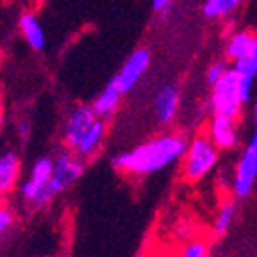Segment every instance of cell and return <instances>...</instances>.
Segmentation results:
<instances>
[{
    "label": "cell",
    "instance_id": "1",
    "mask_svg": "<svg viewBox=\"0 0 257 257\" xmlns=\"http://www.w3.org/2000/svg\"><path fill=\"white\" fill-rule=\"evenodd\" d=\"M188 150V143L179 134H163L134 147L112 159V166L128 175H149L161 172L181 159Z\"/></svg>",
    "mask_w": 257,
    "mask_h": 257
},
{
    "label": "cell",
    "instance_id": "2",
    "mask_svg": "<svg viewBox=\"0 0 257 257\" xmlns=\"http://www.w3.org/2000/svg\"><path fill=\"white\" fill-rule=\"evenodd\" d=\"M84 172V163H82V157L80 156H73L70 152H61L59 156L54 161V173L50 182L47 184V188L40 193V197L34 200L36 207L48 204L56 195H59L61 191L72 186L73 182L79 179Z\"/></svg>",
    "mask_w": 257,
    "mask_h": 257
},
{
    "label": "cell",
    "instance_id": "3",
    "mask_svg": "<svg viewBox=\"0 0 257 257\" xmlns=\"http://www.w3.org/2000/svg\"><path fill=\"white\" fill-rule=\"evenodd\" d=\"M218 161V147L209 136H197L188 145L184 157V179L197 182L204 179Z\"/></svg>",
    "mask_w": 257,
    "mask_h": 257
},
{
    "label": "cell",
    "instance_id": "4",
    "mask_svg": "<svg viewBox=\"0 0 257 257\" xmlns=\"http://www.w3.org/2000/svg\"><path fill=\"white\" fill-rule=\"evenodd\" d=\"M243 104L245 100L241 95V77L234 68H229L225 75L213 86V95H211L213 111L214 114L237 118Z\"/></svg>",
    "mask_w": 257,
    "mask_h": 257
},
{
    "label": "cell",
    "instance_id": "5",
    "mask_svg": "<svg viewBox=\"0 0 257 257\" xmlns=\"http://www.w3.org/2000/svg\"><path fill=\"white\" fill-rule=\"evenodd\" d=\"M257 179V128L252 140L245 147V152L237 163L236 175H234V191L237 197H246L252 191Z\"/></svg>",
    "mask_w": 257,
    "mask_h": 257
},
{
    "label": "cell",
    "instance_id": "6",
    "mask_svg": "<svg viewBox=\"0 0 257 257\" xmlns=\"http://www.w3.org/2000/svg\"><path fill=\"white\" fill-rule=\"evenodd\" d=\"M149 64H150V52L147 48H138V50H134L127 57V61H125L123 66L120 68L118 75L114 77L118 88H120V91L123 95L128 91H133V88L140 82V79L145 75V72L149 70Z\"/></svg>",
    "mask_w": 257,
    "mask_h": 257
},
{
    "label": "cell",
    "instance_id": "7",
    "mask_svg": "<svg viewBox=\"0 0 257 257\" xmlns=\"http://www.w3.org/2000/svg\"><path fill=\"white\" fill-rule=\"evenodd\" d=\"M96 118L98 116L95 114L93 107H88V105H77L70 112V116L66 118V123H64V141L70 149H77V145L88 133V128L95 123Z\"/></svg>",
    "mask_w": 257,
    "mask_h": 257
},
{
    "label": "cell",
    "instance_id": "8",
    "mask_svg": "<svg viewBox=\"0 0 257 257\" xmlns=\"http://www.w3.org/2000/svg\"><path fill=\"white\" fill-rule=\"evenodd\" d=\"M52 173H54V161L50 157H40L31 170V179L22 186V193H24L25 200L34 204V200L40 197V193L50 182Z\"/></svg>",
    "mask_w": 257,
    "mask_h": 257
},
{
    "label": "cell",
    "instance_id": "9",
    "mask_svg": "<svg viewBox=\"0 0 257 257\" xmlns=\"http://www.w3.org/2000/svg\"><path fill=\"white\" fill-rule=\"evenodd\" d=\"M209 138L214 141L218 149H234L239 141L236 128V118L214 114L209 127Z\"/></svg>",
    "mask_w": 257,
    "mask_h": 257
},
{
    "label": "cell",
    "instance_id": "10",
    "mask_svg": "<svg viewBox=\"0 0 257 257\" xmlns=\"http://www.w3.org/2000/svg\"><path fill=\"white\" fill-rule=\"evenodd\" d=\"M179 109V91L173 86H163L154 98V112L159 123L166 125L175 118Z\"/></svg>",
    "mask_w": 257,
    "mask_h": 257
},
{
    "label": "cell",
    "instance_id": "11",
    "mask_svg": "<svg viewBox=\"0 0 257 257\" xmlns=\"http://www.w3.org/2000/svg\"><path fill=\"white\" fill-rule=\"evenodd\" d=\"M18 25H20V32L24 40L27 41V45L36 50V52H41L47 45V34H45V29L41 25V22L38 20V16L34 13H22L20 20H18Z\"/></svg>",
    "mask_w": 257,
    "mask_h": 257
},
{
    "label": "cell",
    "instance_id": "12",
    "mask_svg": "<svg viewBox=\"0 0 257 257\" xmlns=\"http://www.w3.org/2000/svg\"><path fill=\"white\" fill-rule=\"evenodd\" d=\"M121 96H123V93H121L120 88H118L116 80L112 79L111 82L102 89L100 95L96 96L95 104L91 105L93 111H95V114L98 118H104V120L111 118L112 114L116 112L118 105H120Z\"/></svg>",
    "mask_w": 257,
    "mask_h": 257
},
{
    "label": "cell",
    "instance_id": "13",
    "mask_svg": "<svg viewBox=\"0 0 257 257\" xmlns=\"http://www.w3.org/2000/svg\"><path fill=\"white\" fill-rule=\"evenodd\" d=\"M104 136H105V120L104 118H96L95 123L88 128V133L82 136L80 143L77 145V149H75L77 156H80L82 159L95 156V154L100 150Z\"/></svg>",
    "mask_w": 257,
    "mask_h": 257
},
{
    "label": "cell",
    "instance_id": "14",
    "mask_svg": "<svg viewBox=\"0 0 257 257\" xmlns=\"http://www.w3.org/2000/svg\"><path fill=\"white\" fill-rule=\"evenodd\" d=\"M20 175V157L15 152L0 154V195L11 191Z\"/></svg>",
    "mask_w": 257,
    "mask_h": 257
},
{
    "label": "cell",
    "instance_id": "15",
    "mask_svg": "<svg viewBox=\"0 0 257 257\" xmlns=\"http://www.w3.org/2000/svg\"><path fill=\"white\" fill-rule=\"evenodd\" d=\"M253 40H255V36L250 34V32H236L234 36H230L229 43H227V48H225L227 57L232 61L246 57L250 54V48H252V45H253Z\"/></svg>",
    "mask_w": 257,
    "mask_h": 257
},
{
    "label": "cell",
    "instance_id": "16",
    "mask_svg": "<svg viewBox=\"0 0 257 257\" xmlns=\"http://www.w3.org/2000/svg\"><path fill=\"white\" fill-rule=\"evenodd\" d=\"M239 4L241 0H205L204 15L207 18H220V16L232 13Z\"/></svg>",
    "mask_w": 257,
    "mask_h": 257
},
{
    "label": "cell",
    "instance_id": "17",
    "mask_svg": "<svg viewBox=\"0 0 257 257\" xmlns=\"http://www.w3.org/2000/svg\"><path fill=\"white\" fill-rule=\"evenodd\" d=\"M234 216H236V207H234L232 202H225L221 205L220 213L216 216V221H214V232L216 236H225V234L229 232L230 225L234 221Z\"/></svg>",
    "mask_w": 257,
    "mask_h": 257
},
{
    "label": "cell",
    "instance_id": "18",
    "mask_svg": "<svg viewBox=\"0 0 257 257\" xmlns=\"http://www.w3.org/2000/svg\"><path fill=\"white\" fill-rule=\"evenodd\" d=\"M181 257H209V245L202 239H191L182 246Z\"/></svg>",
    "mask_w": 257,
    "mask_h": 257
},
{
    "label": "cell",
    "instance_id": "19",
    "mask_svg": "<svg viewBox=\"0 0 257 257\" xmlns=\"http://www.w3.org/2000/svg\"><path fill=\"white\" fill-rule=\"evenodd\" d=\"M227 64L221 63V61H218V63H213L211 66H209L207 70V82L209 86H214L218 82V80L221 79V77L225 75V72H227Z\"/></svg>",
    "mask_w": 257,
    "mask_h": 257
},
{
    "label": "cell",
    "instance_id": "20",
    "mask_svg": "<svg viewBox=\"0 0 257 257\" xmlns=\"http://www.w3.org/2000/svg\"><path fill=\"white\" fill-rule=\"evenodd\" d=\"M9 223H11V214H9L8 211H4V209H2V211H0V234L8 229Z\"/></svg>",
    "mask_w": 257,
    "mask_h": 257
},
{
    "label": "cell",
    "instance_id": "21",
    "mask_svg": "<svg viewBox=\"0 0 257 257\" xmlns=\"http://www.w3.org/2000/svg\"><path fill=\"white\" fill-rule=\"evenodd\" d=\"M172 0H152V9L154 11H165L170 6Z\"/></svg>",
    "mask_w": 257,
    "mask_h": 257
},
{
    "label": "cell",
    "instance_id": "22",
    "mask_svg": "<svg viewBox=\"0 0 257 257\" xmlns=\"http://www.w3.org/2000/svg\"><path fill=\"white\" fill-rule=\"evenodd\" d=\"M246 57L252 61V64L255 66V70H257V36H255V40H253V45H252V48H250V54Z\"/></svg>",
    "mask_w": 257,
    "mask_h": 257
},
{
    "label": "cell",
    "instance_id": "23",
    "mask_svg": "<svg viewBox=\"0 0 257 257\" xmlns=\"http://www.w3.org/2000/svg\"><path fill=\"white\" fill-rule=\"evenodd\" d=\"M252 116H253V125H255V128H257V98H255V104H253Z\"/></svg>",
    "mask_w": 257,
    "mask_h": 257
},
{
    "label": "cell",
    "instance_id": "24",
    "mask_svg": "<svg viewBox=\"0 0 257 257\" xmlns=\"http://www.w3.org/2000/svg\"><path fill=\"white\" fill-rule=\"evenodd\" d=\"M20 134L22 136H25V134H27V131H29V127H27V123H20Z\"/></svg>",
    "mask_w": 257,
    "mask_h": 257
},
{
    "label": "cell",
    "instance_id": "25",
    "mask_svg": "<svg viewBox=\"0 0 257 257\" xmlns=\"http://www.w3.org/2000/svg\"><path fill=\"white\" fill-rule=\"evenodd\" d=\"M2 125H4V112H2V107H0V133H2Z\"/></svg>",
    "mask_w": 257,
    "mask_h": 257
},
{
    "label": "cell",
    "instance_id": "26",
    "mask_svg": "<svg viewBox=\"0 0 257 257\" xmlns=\"http://www.w3.org/2000/svg\"><path fill=\"white\" fill-rule=\"evenodd\" d=\"M2 204H4V200H2V195H0V211L4 209V205H2Z\"/></svg>",
    "mask_w": 257,
    "mask_h": 257
},
{
    "label": "cell",
    "instance_id": "27",
    "mask_svg": "<svg viewBox=\"0 0 257 257\" xmlns=\"http://www.w3.org/2000/svg\"><path fill=\"white\" fill-rule=\"evenodd\" d=\"M161 257H177V255H173V253H168V255H161Z\"/></svg>",
    "mask_w": 257,
    "mask_h": 257
},
{
    "label": "cell",
    "instance_id": "28",
    "mask_svg": "<svg viewBox=\"0 0 257 257\" xmlns=\"http://www.w3.org/2000/svg\"><path fill=\"white\" fill-rule=\"evenodd\" d=\"M0 93H2V91H0Z\"/></svg>",
    "mask_w": 257,
    "mask_h": 257
}]
</instances>
